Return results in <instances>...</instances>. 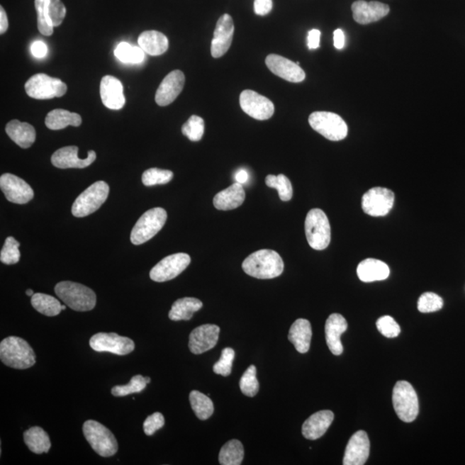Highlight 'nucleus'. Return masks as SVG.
Instances as JSON below:
<instances>
[{
	"mask_svg": "<svg viewBox=\"0 0 465 465\" xmlns=\"http://www.w3.org/2000/svg\"><path fill=\"white\" fill-rule=\"evenodd\" d=\"M281 256L274 250H262L252 252L242 263L247 275L259 279H271L283 274Z\"/></svg>",
	"mask_w": 465,
	"mask_h": 465,
	"instance_id": "f257e3e1",
	"label": "nucleus"
},
{
	"mask_svg": "<svg viewBox=\"0 0 465 465\" xmlns=\"http://www.w3.org/2000/svg\"><path fill=\"white\" fill-rule=\"evenodd\" d=\"M0 359L8 367L26 370L34 366L37 356L26 340L10 336L0 343Z\"/></svg>",
	"mask_w": 465,
	"mask_h": 465,
	"instance_id": "f03ea898",
	"label": "nucleus"
},
{
	"mask_svg": "<svg viewBox=\"0 0 465 465\" xmlns=\"http://www.w3.org/2000/svg\"><path fill=\"white\" fill-rule=\"evenodd\" d=\"M55 294L72 310L79 312L94 310L97 303L95 292L82 284L62 281L56 284Z\"/></svg>",
	"mask_w": 465,
	"mask_h": 465,
	"instance_id": "7ed1b4c3",
	"label": "nucleus"
},
{
	"mask_svg": "<svg viewBox=\"0 0 465 465\" xmlns=\"http://www.w3.org/2000/svg\"><path fill=\"white\" fill-rule=\"evenodd\" d=\"M83 434L95 452L103 458H110L118 452V444L114 435L101 423L86 420L83 425Z\"/></svg>",
	"mask_w": 465,
	"mask_h": 465,
	"instance_id": "20e7f679",
	"label": "nucleus"
},
{
	"mask_svg": "<svg viewBox=\"0 0 465 465\" xmlns=\"http://www.w3.org/2000/svg\"><path fill=\"white\" fill-rule=\"evenodd\" d=\"M167 219V213L163 208H154L146 211L131 231V242L138 246L148 242L162 230Z\"/></svg>",
	"mask_w": 465,
	"mask_h": 465,
	"instance_id": "39448f33",
	"label": "nucleus"
},
{
	"mask_svg": "<svg viewBox=\"0 0 465 465\" xmlns=\"http://www.w3.org/2000/svg\"><path fill=\"white\" fill-rule=\"evenodd\" d=\"M308 243L315 250H324L331 242V227L327 216L320 208H313L306 220Z\"/></svg>",
	"mask_w": 465,
	"mask_h": 465,
	"instance_id": "423d86ee",
	"label": "nucleus"
},
{
	"mask_svg": "<svg viewBox=\"0 0 465 465\" xmlns=\"http://www.w3.org/2000/svg\"><path fill=\"white\" fill-rule=\"evenodd\" d=\"M393 404L396 415L404 422H412L419 414V399L415 388L407 381H398L393 390Z\"/></svg>",
	"mask_w": 465,
	"mask_h": 465,
	"instance_id": "0eeeda50",
	"label": "nucleus"
},
{
	"mask_svg": "<svg viewBox=\"0 0 465 465\" xmlns=\"http://www.w3.org/2000/svg\"><path fill=\"white\" fill-rule=\"evenodd\" d=\"M110 187L104 181H98L84 191L76 198L72 206V214L75 218H85L97 211L109 196Z\"/></svg>",
	"mask_w": 465,
	"mask_h": 465,
	"instance_id": "6e6552de",
	"label": "nucleus"
},
{
	"mask_svg": "<svg viewBox=\"0 0 465 465\" xmlns=\"http://www.w3.org/2000/svg\"><path fill=\"white\" fill-rule=\"evenodd\" d=\"M313 130L332 142L342 141L347 138L348 127L342 116L332 112L315 111L308 118Z\"/></svg>",
	"mask_w": 465,
	"mask_h": 465,
	"instance_id": "1a4fd4ad",
	"label": "nucleus"
},
{
	"mask_svg": "<svg viewBox=\"0 0 465 465\" xmlns=\"http://www.w3.org/2000/svg\"><path fill=\"white\" fill-rule=\"evenodd\" d=\"M38 13V28L46 37L54 34V28L62 25L67 9L62 0H35Z\"/></svg>",
	"mask_w": 465,
	"mask_h": 465,
	"instance_id": "9d476101",
	"label": "nucleus"
},
{
	"mask_svg": "<svg viewBox=\"0 0 465 465\" xmlns=\"http://www.w3.org/2000/svg\"><path fill=\"white\" fill-rule=\"evenodd\" d=\"M26 94L35 99H51L62 97L67 86L61 79L52 78L45 74L32 76L26 84Z\"/></svg>",
	"mask_w": 465,
	"mask_h": 465,
	"instance_id": "9b49d317",
	"label": "nucleus"
},
{
	"mask_svg": "<svg viewBox=\"0 0 465 465\" xmlns=\"http://www.w3.org/2000/svg\"><path fill=\"white\" fill-rule=\"evenodd\" d=\"M90 347L95 352H111L116 355H128L135 350L133 340L115 332H99L91 337Z\"/></svg>",
	"mask_w": 465,
	"mask_h": 465,
	"instance_id": "f8f14e48",
	"label": "nucleus"
},
{
	"mask_svg": "<svg viewBox=\"0 0 465 465\" xmlns=\"http://www.w3.org/2000/svg\"><path fill=\"white\" fill-rule=\"evenodd\" d=\"M190 264V255L184 252L167 256L153 267L150 271V279L158 283L170 281L181 274Z\"/></svg>",
	"mask_w": 465,
	"mask_h": 465,
	"instance_id": "ddd939ff",
	"label": "nucleus"
},
{
	"mask_svg": "<svg viewBox=\"0 0 465 465\" xmlns=\"http://www.w3.org/2000/svg\"><path fill=\"white\" fill-rule=\"evenodd\" d=\"M394 202V192L387 188L374 187L363 196L362 208L364 213L379 218L390 213Z\"/></svg>",
	"mask_w": 465,
	"mask_h": 465,
	"instance_id": "4468645a",
	"label": "nucleus"
},
{
	"mask_svg": "<svg viewBox=\"0 0 465 465\" xmlns=\"http://www.w3.org/2000/svg\"><path fill=\"white\" fill-rule=\"evenodd\" d=\"M240 104L246 114L260 121L270 119L275 111L274 104L270 99L251 90L240 94Z\"/></svg>",
	"mask_w": 465,
	"mask_h": 465,
	"instance_id": "2eb2a0df",
	"label": "nucleus"
},
{
	"mask_svg": "<svg viewBox=\"0 0 465 465\" xmlns=\"http://www.w3.org/2000/svg\"><path fill=\"white\" fill-rule=\"evenodd\" d=\"M0 187L11 203L26 204L34 198V191L30 184L11 174H5L0 177Z\"/></svg>",
	"mask_w": 465,
	"mask_h": 465,
	"instance_id": "dca6fc26",
	"label": "nucleus"
},
{
	"mask_svg": "<svg viewBox=\"0 0 465 465\" xmlns=\"http://www.w3.org/2000/svg\"><path fill=\"white\" fill-rule=\"evenodd\" d=\"M220 327L214 324H204L191 332L189 348L194 354H202L215 347L219 340Z\"/></svg>",
	"mask_w": 465,
	"mask_h": 465,
	"instance_id": "f3484780",
	"label": "nucleus"
},
{
	"mask_svg": "<svg viewBox=\"0 0 465 465\" xmlns=\"http://www.w3.org/2000/svg\"><path fill=\"white\" fill-rule=\"evenodd\" d=\"M234 30V22L230 16L223 15L216 23L214 38L211 42V55L214 58L222 57L230 50Z\"/></svg>",
	"mask_w": 465,
	"mask_h": 465,
	"instance_id": "a211bd4d",
	"label": "nucleus"
},
{
	"mask_svg": "<svg viewBox=\"0 0 465 465\" xmlns=\"http://www.w3.org/2000/svg\"><path fill=\"white\" fill-rule=\"evenodd\" d=\"M186 77L183 72L174 70L171 72L162 80L155 94V101L159 106H169L174 101L184 89Z\"/></svg>",
	"mask_w": 465,
	"mask_h": 465,
	"instance_id": "6ab92c4d",
	"label": "nucleus"
},
{
	"mask_svg": "<svg viewBox=\"0 0 465 465\" xmlns=\"http://www.w3.org/2000/svg\"><path fill=\"white\" fill-rule=\"evenodd\" d=\"M79 148L76 146H68L60 148L52 155L51 162L55 167L61 169L67 168H86L91 165L97 158L94 150L88 152L87 157L80 159L78 156Z\"/></svg>",
	"mask_w": 465,
	"mask_h": 465,
	"instance_id": "aec40b11",
	"label": "nucleus"
},
{
	"mask_svg": "<svg viewBox=\"0 0 465 465\" xmlns=\"http://www.w3.org/2000/svg\"><path fill=\"white\" fill-rule=\"evenodd\" d=\"M266 64L271 73L287 82L299 83L306 79V73L298 64L290 61L281 55H269L266 59Z\"/></svg>",
	"mask_w": 465,
	"mask_h": 465,
	"instance_id": "412c9836",
	"label": "nucleus"
},
{
	"mask_svg": "<svg viewBox=\"0 0 465 465\" xmlns=\"http://www.w3.org/2000/svg\"><path fill=\"white\" fill-rule=\"evenodd\" d=\"M370 440L364 431L355 432L349 439L343 459L344 465H363L370 455Z\"/></svg>",
	"mask_w": 465,
	"mask_h": 465,
	"instance_id": "4be33fe9",
	"label": "nucleus"
},
{
	"mask_svg": "<svg viewBox=\"0 0 465 465\" xmlns=\"http://www.w3.org/2000/svg\"><path fill=\"white\" fill-rule=\"evenodd\" d=\"M352 11L357 23L360 25H369L386 17L390 13V6L380 2L358 0L352 4Z\"/></svg>",
	"mask_w": 465,
	"mask_h": 465,
	"instance_id": "5701e85b",
	"label": "nucleus"
},
{
	"mask_svg": "<svg viewBox=\"0 0 465 465\" xmlns=\"http://www.w3.org/2000/svg\"><path fill=\"white\" fill-rule=\"evenodd\" d=\"M100 96L104 106L111 110H121L126 102L122 82L111 75L104 76L102 79Z\"/></svg>",
	"mask_w": 465,
	"mask_h": 465,
	"instance_id": "b1692460",
	"label": "nucleus"
},
{
	"mask_svg": "<svg viewBox=\"0 0 465 465\" xmlns=\"http://www.w3.org/2000/svg\"><path fill=\"white\" fill-rule=\"evenodd\" d=\"M347 320L340 314H332L325 325V334L328 348L336 356L342 354L343 346L340 337L347 331Z\"/></svg>",
	"mask_w": 465,
	"mask_h": 465,
	"instance_id": "393cba45",
	"label": "nucleus"
},
{
	"mask_svg": "<svg viewBox=\"0 0 465 465\" xmlns=\"http://www.w3.org/2000/svg\"><path fill=\"white\" fill-rule=\"evenodd\" d=\"M334 419V413L330 410L315 413L303 425L302 432L304 438L310 440L320 439L326 434Z\"/></svg>",
	"mask_w": 465,
	"mask_h": 465,
	"instance_id": "a878e982",
	"label": "nucleus"
},
{
	"mask_svg": "<svg viewBox=\"0 0 465 465\" xmlns=\"http://www.w3.org/2000/svg\"><path fill=\"white\" fill-rule=\"evenodd\" d=\"M246 192L242 184L235 183L215 196L213 203L219 211H232L245 201Z\"/></svg>",
	"mask_w": 465,
	"mask_h": 465,
	"instance_id": "bb28decb",
	"label": "nucleus"
},
{
	"mask_svg": "<svg viewBox=\"0 0 465 465\" xmlns=\"http://www.w3.org/2000/svg\"><path fill=\"white\" fill-rule=\"evenodd\" d=\"M357 274L362 282L371 283L387 279L391 271L387 264L381 260L366 259L359 263Z\"/></svg>",
	"mask_w": 465,
	"mask_h": 465,
	"instance_id": "cd10ccee",
	"label": "nucleus"
},
{
	"mask_svg": "<svg viewBox=\"0 0 465 465\" xmlns=\"http://www.w3.org/2000/svg\"><path fill=\"white\" fill-rule=\"evenodd\" d=\"M6 134L20 147L29 148L35 141L37 133L35 128L28 123L13 120L7 123Z\"/></svg>",
	"mask_w": 465,
	"mask_h": 465,
	"instance_id": "c85d7f7f",
	"label": "nucleus"
},
{
	"mask_svg": "<svg viewBox=\"0 0 465 465\" xmlns=\"http://www.w3.org/2000/svg\"><path fill=\"white\" fill-rule=\"evenodd\" d=\"M311 338V324L308 320L298 319L292 324L288 339L300 354H306L310 350Z\"/></svg>",
	"mask_w": 465,
	"mask_h": 465,
	"instance_id": "c756f323",
	"label": "nucleus"
},
{
	"mask_svg": "<svg viewBox=\"0 0 465 465\" xmlns=\"http://www.w3.org/2000/svg\"><path fill=\"white\" fill-rule=\"evenodd\" d=\"M138 44L145 53L158 56L166 53L169 42L165 35L156 30H147L139 35Z\"/></svg>",
	"mask_w": 465,
	"mask_h": 465,
	"instance_id": "7c9ffc66",
	"label": "nucleus"
},
{
	"mask_svg": "<svg viewBox=\"0 0 465 465\" xmlns=\"http://www.w3.org/2000/svg\"><path fill=\"white\" fill-rule=\"evenodd\" d=\"M82 118L77 113L62 109H56L47 115L45 124L52 130L65 129L67 126L79 127L82 125Z\"/></svg>",
	"mask_w": 465,
	"mask_h": 465,
	"instance_id": "2f4dec72",
	"label": "nucleus"
},
{
	"mask_svg": "<svg viewBox=\"0 0 465 465\" xmlns=\"http://www.w3.org/2000/svg\"><path fill=\"white\" fill-rule=\"evenodd\" d=\"M203 303L194 298H184L179 299L172 304L169 312V318L174 322L179 320H189L195 312L201 310Z\"/></svg>",
	"mask_w": 465,
	"mask_h": 465,
	"instance_id": "473e14b6",
	"label": "nucleus"
},
{
	"mask_svg": "<svg viewBox=\"0 0 465 465\" xmlns=\"http://www.w3.org/2000/svg\"><path fill=\"white\" fill-rule=\"evenodd\" d=\"M23 439L28 448L35 454L47 453L51 448L50 436L42 427H33L23 434Z\"/></svg>",
	"mask_w": 465,
	"mask_h": 465,
	"instance_id": "72a5a7b5",
	"label": "nucleus"
},
{
	"mask_svg": "<svg viewBox=\"0 0 465 465\" xmlns=\"http://www.w3.org/2000/svg\"><path fill=\"white\" fill-rule=\"evenodd\" d=\"M31 306L35 310L46 316L58 315L62 311V304L54 296L35 293L31 296Z\"/></svg>",
	"mask_w": 465,
	"mask_h": 465,
	"instance_id": "f704fd0d",
	"label": "nucleus"
},
{
	"mask_svg": "<svg viewBox=\"0 0 465 465\" xmlns=\"http://www.w3.org/2000/svg\"><path fill=\"white\" fill-rule=\"evenodd\" d=\"M244 459V447L240 441L232 439L220 449L219 462L223 465H240Z\"/></svg>",
	"mask_w": 465,
	"mask_h": 465,
	"instance_id": "c9c22d12",
	"label": "nucleus"
},
{
	"mask_svg": "<svg viewBox=\"0 0 465 465\" xmlns=\"http://www.w3.org/2000/svg\"><path fill=\"white\" fill-rule=\"evenodd\" d=\"M189 399L192 410L199 420H208L213 415V402L206 395L198 391H192Z\"/></svg>",
	"mask_w": 465,
	"mask_h": 465,
	"instance_id": "e433bc0d",
	"label": "nucleus"
},
{
	"mask_svg": "<svg viewBox=\"0 0 465 465\" xmlns=\"http://www.w3.org/2000/svg\"><path fill=\"white\" fill-rule=\"evenodd\" d=\"M140 47L131 46L130 43H121L116 47L114 55L120 62L123 63L139 64L145 58V55Z\"/></svg>",
	"mask_w": 465,
	"mask_h": 465,
	"instance_id": "4c0bfd02",
	"label": "nucleus"
},
{
	"mask_svg": "<svg viewBox=\"0 0 465 465\" xmlns=\"http://www.w3.org/2000/svg\"><path fill=\"white\" fill-rule=\"evenodd\" d=\"M266 184L268 187L274 188L279 192V198L284 202L290 201L293 196V188L286 175H267Z\"/></svg>",
	"mask_w": 465,
	"mask_h": 465,
	"instance_id": "58836bf2",
	"label": "nucleus"
},
{
	"mask_svg": "<svg viewBox=\"0 0 465 465\" xmlns=\"http://www.w3.org/2000/svg\"><path fill=\"white\" fill-rule=\"evenodd\" d=\"M150 382L151 379L148 376L144 378L142 375H136L130 379V383L125 384V386H116L112 388L111 394L116 396V398H122V396L134 394V393H140Z\"/></svg>",
	"mask_w": 465,
	"mask_h": 465,
	"instance_id": "ea45409f",
	"label": "nucleus"
},
{
	"mask_svg": "<svg viewBox=\"0 0 465 465\" xmlns=\"http://www.w3.org/2000/svg\"><path fill=\"white\" fill-rule=\"evenodd\" d=\"M256 374H257L256 367L250 366L240 380V391L250 398H254L259 391V384Z\"/></svg>",
	"mask_w": 465,
	"mask_h": 465,
	"instance_id": "a19ab883",
	"label": "nucleus"
},
{
	"mask_svg": "<svg viewBox=\"0 0 465 465\" xmlns=\"http://www.w3.org/2000/svg\"><path fill=\"white\" fill-rule=\"evenodd\" d=\"M174 178V172L169 170L150 168L143 172L142 180L144 186H154L156 184H166Z\"/></svg>",
	"mask_w": 465,
	"mask_h": 465,
	"instance_id": "79ce46f5",
	"label": "nucleus"
},
{
	"mask_svg": "<svg viewBox=\"0 0 465 465\" xmlns=\"http://www.w3.org/2000/svg\"><path fill=\"white\" fill-rule=\"evenodd\" d=\"M182 133L191 142H199L204 134V121L198 116H191L182 126Z\"/></svg>",
	"mask_w": 465,
	"mask_h": 465,
	"instance_id": "37998d69",
	"label": "nucleus"
},
{
	"mask_svg": "<svg viewBox=\"0 0 465 465\" xmlns=\"http://www.w3.org/2000/svg\"><path fill=\"white\" fill-rule=\"evenodd\" d=\"M20 243L15 238L7 237L0 254V260L6 264H17L20 259Z\"/></svg>",
	"mask_w": 465,
	"mask_h": 465,
	"instance_id": "c03bdc74",
	"label": "nucleus"
},
{
	"mask_svg": "<svg viewBox=\"0 0 465 465\" xmlns=\"http://www.w3.org/2000/svg\"><path fill=\"white\" fill-rule=\"evenodd\" d=\"M443 304V299L439 296L432 292H426L420 296L418 310L422 313L436 312L442 308Z\"/></svg>",
	"mask_w": 465,
	"mask_h": 465,
	"instance_id": "a18cd8bd",
	"label": "nucleus"
},
{
	"mask_svg": "<svg viewBox=\"0 0 465 465\" xmlns=\"http://www.w3.org/2000/svg\"><path fill=\"white\" fill-rule=\"evenodd\" d=\"M235 352L230 347L223 349L218 362L213 366L215 374L228 376L231 374L232 362H234Z\"/></svg>",
	"mask_w": 465,
	"mask_h": 465,
	"instance_id": "49530a36",
	"label": "nucleus"
},
{
	"mask_svg": "<svg viewBox=\"0 0 465 465\" xmlns=\"http://www.w3.org/2000/svg\"><path fill=\"white\" fill-rule=\"evenodd\" d=\"M376 328L387 338H396L400 335V327L395 319L390 315H384L376 322Z\"/></svg>",
	"mask_w": 465,
	"mask_h": 465,
	"instance_id": "de8ad7c7",
	"label": "nucleus"
},
{
	"mask_svg": "<svg viewBox=\"0 0 465 465\" xmlns=\"http://www.w3.org/2000/svg\"><path fill=\"white\" fill-rule=\"evenodd\" d=\"M165 425V418L162 414L159 412L154 413L153 415L148 416L143 423V430L147 436H152L155 434L156 431L162 428Z\"/></svg>",
	"mask_w": 465,
	"mask_h": 465,
	"instance_id": "09e8293b",
	"label": "nucleus"
},
{
	"mask_svg": "<svg viewBox=\"0 0 465 465\" xmlns=\"http://www.w3.org/2000/svg\"><path fill=\"white\" fill-rule=\"evenodd\" d=\"M274 6L272 0H254V13L259 16L269 14Z\"/></svg>",
	"mask_w": 465,
	"mask_h": 465,
	"instance_id": "8fccbe9b",
	"label": "nucleus"
},
{
	"mask_svg": "<svg viewBox=\"0 0 465 465\" xmlns=\"http://www.w3.org/2000/svg\"><path fill=\"white\" fill-rule=\"evenodd\" d=\"M320 31L319 30H311L308 33V50H318L320 47Z\"/></svg>",
	"mask_w": 465,
	"mask_h": 465,
	"instance_id": "3c124183",
	"label": "nucleus"
},
{
	"mask_svg": "<svg viewBox=\"0 0 465 465\" xmlns=\"http://www.w3.org/2000/svg\"><path fill=\"white\" fill-rule=\"evenodd\" d=\"M31 54L34 57L42 59L45 57L47 53V47L45 43L42 41H35L32 43L30 47Z\"/></svg>",
	"mask_w": 465,
	"mask_h": 465,
	"instance_id": "603ef678",
	"label": "nucleus"
},
{
	"mask_svg": "<svg viewBox=\"0 0 465 465\" xmlns=\"http://www.w3.org/2000/svg\"><path fill=\"white\" fill-rule=\"evenodd\" d=\"M334 43L337 50H342L346 43V37L342 30L337 29L334 32Z\"/></svg>",
	"mask_w": 465,
	"mask_h": 465,
	"instance_id": "864d4df0",
	"label": "nucleus"
},
{
	"mask_svg": "<svg viewBox=\"0 0 465 465\" xmlns=\"http://www.w3.org/2000/svg\"><path fill=\"white\" fill-rule=\"evenodd\" d=\"M8 27H9V23H8L7 15L6 11L1 6L0 7V33L2 35L6 33Z\"/></svg>",
	"mask_w": 465,
	"mask_h": 465,
	"instance_id": "5fc2aeb1",
	"label": "nucleus"
},
{
	"mask_svg": "<svg viewBox=\"0 0 465 465\" xmlns=\"http://www.w3.org/2000/svg\"><path fill=\"white\" fill-rule=\"evenodd\" d=\"M248 179H250V175H248V172L244 169L237 171L235 175L236 183L242 184H246L248 181Z\"/></svg>",
	"mask_w": 465,
	"mask_h": 465,
	"instance_id": "6e6d98bb",
	"label": "nucleus"
},
{
	"mask_svg": "<svg viewBox=\"0 0 465 465\" xmlns=\"http://www.w3.org/2000/svg\"><path fill=\"white\" fill-rule=\"evenodd\" d=\"M34 294H35V293H34V291H32V290H30H30H27V291H26V295H27V296H33Z\"/></svg>",
	"mask_w": 465,
	"mask_h": 465,
	"instance_id": "4d7b16f0",
	"label": "nucleus"
},
{
	"mask_svg": "<svg viewBox=\"0 0 465 465\" xmlns=\"http://www.w3.org/2000/svg\"><path fill=\"white\" fill-rule=\"evenodd\" d=\"M62 310H66V306H62Z\"/></svg>",
	"mask_w": 465,
	"mask_h": 465,
	"instance_id": "13d9d810",
	"label": "nucleus"
}]
</instances>
